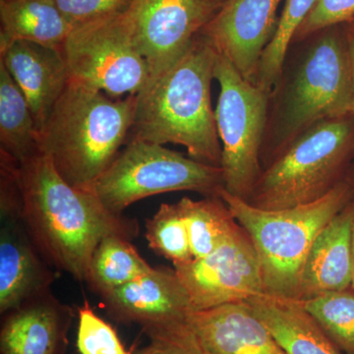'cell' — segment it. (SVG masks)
Returning a JSON list of instances; mask_svg holds the SVG:
<instances>
[{
    "label": "cell",
    "mask_w": 354,
    "mask_h": 354,
    "mask_svg": "<svg viewBox=\"0 0 354 354\" xmlns=\"http://www.w3.org/2000/svg\"><path fill=\"white\" fill-rule=\"evenodd\" d=\"M174 267L189 295L193 311L246 301L265 293L259 258L239 223L213 252Z\"/></svg>",
    "instance_id": "cell-10"
},
{
    "label": "cell",
    "mask_w": 354,
    "mask_h": 354,
    "mask_svg": "<svg viewBox=\"0 0 354 354\" xmlns=\"http://www.w3.org/2000/svg\"><path fill=\"white\" fill-rule=\"evenodd\" d=\"M353 18L354 0H316L291 44L304 41L328 28L346 24Z\"/></svg>",
    "instance_id": "cell-29"
},
{
    "label": "cell",
    "mask_w": 354,
    "mask_h": 354,
    "mask_svg": "<svg viewBox=\"0 0 354 354\" xmlns=\"http://www.w3.org/2000/svg\"><path fill=\"white\" fill-rule=\"evenodd\" d=\"M38 133L25 95L0 62V155L25 162L39 152Z\"/></svg>",
    "instance_id": "cell-21"
},
{
    "label": "cell",
    "mask_w": 354,
    "mask_h": 354,
    "mask_svg": "<svg viewBox=\"0 0 354 354\" xmlns=\"http://www.w3.org/2000/svg\"><path fill=\"white\" fill-rule=\"evenodd\" d=\"M62 55L69 80L113 97L137 95L150 79L127 13L75 26Z\"/></svg>",
    "instance_id": "cell-9"
},
{
    "label": "cell",
    "mask_w": 354,
    "mask_h": 354,
    "mask_svg": "<svg viewBox=\"0 0 354 354\" xmlns=\"http://www.w3.org/2000/svg\"><path fill=\"white\" fill-rule=\"evenodd\" d=\"M66 19L73 25L122 15L131 8L134 0H55Z\"/></svg>",
    "instance_id": "cell-30"
},
{
    "label": "cell",
    "mask_w": 354,
    "mask_h": 354,
    "mask_svg": "<svg viewBox=\"0 0 354 354\" xmlns=\"http://www.w3.org/2000/svg\"><path fill=\"white\" fill-rule=\"evenodd\" d=\"M353 209L351 202L321 230L310 249L301 281L299 299L351 288Z\"/></svg>",
    "instance_id": "cell-18"
},
{
    "label": "cell",
    "mask_w": 354,
    "mask_h": 354,
    "mask_svg": "<svg viewBox=\"0 0 354 354\" xmlns=\"http://www.w3.org/2000/svg\"><path fill=\"white\" fill-rule=\"evenodd\" d=\"M354 160V114L302 133L263 169L246 202L263 209L308 204L346 179Z\"/></svg>",
    "instance_id": "cell-6"
},
{
    "label": "cell",
    "mask_w": 354,
    "mask_h": 354,
    "mask_svg": "<svg viewBox=\"0 0 354 354\" xmlns=\"http://www.w3.org/2000/svg\"><path fill=\"white\" fill-rule=\"evenodd\" d=\"M346 180L354 188V160L353 164L349 167L348 174H346Z\"/></svg>",
    "instance_id": "cell-33"
},
{
    "label": "cell",
    "mask_w": 354,
    "mask_h": 354,
    "mask_svg": "<svg viewBox=\"0 0 354 354\" xmlns=\"http://www.w3.org/2000/svg\"><path fill=\"white\" fill-rule=\"evenodd\" d=\"M186 322L207 354H286L247 301L191 311Z\"/></svg>",
    "instance_id": "cell-15"
},
{
    "label": "cell",
    "mask_w": 354,
    "mask_h": 354,
    "mask_svg": "<svg viewBox=\"0 0 354 354\" xmlns=\"http://www.w3.org/2000/svg\"><path fill=\"white\" fill-rule=\"evenodd\" d=\"M346 28L348 38L349 57H351V79H353V113L354 114V32Z\"/></svg>",
    "instance_id": "cell-31"
},
{
    "label": "cell",
    "mask_w": 354,
    "mask_h": 354,
    "mask_svg": "<svg viewBox=\"0 0 354 354\" xmlns=\"http://www.w3.org/2000/svg\"><path fill=\"white\" fill-rule=\"evenodd\" d=\"M218 53L198 35L183 57L136 95L130 140L185 147L198 162L221 167V144L212 106Z\"/></svg>",
    "instance_id": "cell-3"
},
{
    "label": "cell",
    "mask_w": 354,
    "mask_h": 354,
    "mask_svg": "<svg viewBox=\"0 0 354 354\" xmlns=\"http://www.w3.org/2000/svg\"><path fill=\"white\" fill-rule=\"evenodd\" d=\"M227 0H134L127 15L155 78L176 64ZM149 82V81H148Z\"/></svg>",
    "instance_id": "cell-11"
},
{
    "label": "cell",
    "mask_w": 354,
    "mask_h": 354,
    "mask_svg": "<svg viewBox=\"0 0 354 354\" xmlns=\"http://www.w3.org/2000/svg\"><path fill=\"white\" fill-rule=\"evenodd\" d=\"M316 0H285L279 16L278 29L263 53L257 83L263 90L271 93L283 73L286 55L298 28L313 8Z\"/></svg>",
    "instance_id": "cell-24"
},
{
    "label": "cell",
    "mask_w": 354,
    "mask_h": 354,
    "mask_svg": "<svg viewBox=\"0 0 354 354\" xmlns=\"http://www.w3.org/2000/svg\"><path fill=\"white\" fill-rule=\"evenodd\" d=\"M346 27L354 32V18L353 20L349 21L348 23H346Z\"/></svg>",
    "instance_id": "cell-34"
},
{
    "label": "cell",
    "mask_w": 354,
    "mask_h": 354,
    "mask_svg": "<svg viewBox=\"0 0 354 354\" xmlns=\"http://www.w3.org/2000/svg\"><path fill=\"white\" fill-rule=\"evenodd\" d=\"M0 50L28 41L62 53L73 25L55 0H0Z\"/></svg>",
    "instance_id": "cell-20"
},
{
    "label": "cell",
    "mask_w": 354,
    "mask_h": 354,
    "mask_svg": "<svg viewBox=\"0 0 354 354\" xmlns=\"http://www.w3.org/2000/svg\"><path fill=\"white\" fill-rule=\"evenodd\" d=\"M102 304L118 322L151 326L184 320L193 311L189 295L176 270L151 268L145 274L106 295Z\"/></svg>",
    "instance_id": "cell-13"
},
{
    "label": "cell",
    "mask_w": 354,
    "mask_h": 354,
    "mask_svg": "<svg viewBox=\"0 0 354 354\" xmlns=\"http://www.w3.org/2000/svg\"><path fill=\"white\" fill-rule=\"evenodd\" d=\"M0 62L25 95L39 131L69 82L62 53L16 41L0 50Z\"/></svg>",
    "instance_id": "cell-17"
},
{
    "label": "cell",
    "mask_w": 354,
    "mask_h": 354,
    "mask_svg": "<svg viewBox=\"0 0 354 354\" xmlns=\"http://www.w3.org/2000/svg\"><path fill=\"white\" fill-rule=\"evenodd\" d=\"M152 266L133 246L131 239L109 234L97 244L88 266L85 281L100 297L127 285Z\"/></svg>",
    "instance_id": "cell-22"
},
{
    "label": "cell",
    "mask_w": 354,
    "mask_h": 354,
    "mask_svg": "<svg viewBox=\"0 0 354 354\" xmlns=\"http://www.w3.org/2000/svg\"><path fill=\"white\" fill-rule=\"evenodd\" d=\"M149 246L172 264L193 259L189 234L178 203L160 205L157 213L145 223Z\"/></svg>",
    "instance_id": "cell-26"
},
{
    "label": "cell",
    "mask_w": 354,
    "mask_h": 354,
    "mask_svg": "<svg viewBox=\"0 0 354 354\" xmlns=\"http://www.w3.org/2000/svg\"><path fill=\"white\" fill-rule=\"evenodd\" d=\"M177 203L187 227L193 259L213 252L237 223L220 195L202 200L185 197Z\"/></svg>",
    "instance_id": "cell-23"
},
{
    "label": "cell",
    "mask_w": 354,
    "mask_h": 354,
    "mask_svg": "<svg viewBox=\"0 0 354 354\" xmlns=\"http://www.w3.org/2000/svg\"><path fill=\"white\" fill-rule=\"evenodd\" d=\"M281 0H227L201 32L216 53L250 83L278 29Z\"/></svg>",
    "instance_id": "cell-12"
},
{
    "label": "cell",
    "mask_w": 354,
    "mask_h": 354,
    "mask_svg": "<svg viewBox=\"0 0 354 354\" xmlns=\"http://www.w3.org/2000/svg\"><path fill=\"white\" fill-rule=\"evenodd\" d=\"M0 332L1 354H62L72 310L50 291L8 312Z\"/></svg>",
    "instance_id": "cell-16"
},
{
    "label": "cell",
    "mask_w": 354,
    "mask_h": 354,
    "mask_svg": "<svg viewBox=\"0 0 354 354\" xmlns=\"http://www.w3.org/2000/svg\"><path fill=\"white\" fill-rule=\"evenodd\" d=\"M215 80L220 85L215 116L223 189L246 201L263 171L261 151L271 93L247 81L218 53Z\"/></svg>",
    "instance_id": "cell-8"
},
{
    "label": "cell",
    "mask_w": 354,
    "mask_h": 354,
    "mask_svg": "<svg viewBox=\"0 0 354 354\" xmlns=\"http://www.w3.org/2000/svg\"><path fill=\"white\" fill-rule=\"evenodd\" d=\"M288 50L270 95L263 169L293 140L326 120L353 113V79L346 28H328Z\"/></svg>",
    "instance_id": "cell-2"
},
{
    "label": "cell",
    "mask_w": 354,
    "mask_h": 354,
    "mask_svg": "<svg viewBox=\"0 0 354 354\" xmlns=\"http://www.w3.org/2000/svg\"><path fill=\"white\" fill-rule=\"evenodd\" d=\"M246 301L286 354H344L299 300L263 293Z\"/></svg>",
    "instance_id": "cell-19"
},
{
    "label": "cell",
    "mask_w": 354,
    "mask_h": 354,
    "mask_svg": "<svg viewBox=\"0 0 354 354\" xmlns=\"http://www.w3.org/2000/svg\"><path fill=\"white\" fill-rule=\"evenodd\" d=\"M26 230L19 214H1L0 230V313L50 291L55 272Z\"/></svg>",
    "instance_id": "cell-14"
},
{
    "label": "cell",
    "mask_w": 354,
    "mask_h": 354,
    "mask_svg": "<svg viewBox=\"0 0 354 354\" xmlns=\"http://www.w3.org/2000/svg\"><path fill=\"white\" fill-rule=\"evenodd\" d=\"M148 344L137 354H207L184 320L144 328Z\"/></svg>",
    "instance_id": "cell-28"
},
{
    "label": "cell",
    "mask_w": 354,
    "mask_h": 354,
    "mask_svg": "<svg viewBox=\"0 0 354 354\" xmlns=\"http://www.w3.org/2000/svg\"><path fill=\"white\" fill-rule=\"evenodd\" d=\"M223 188L221 167L198 162L160 144L130 140L124 150L95 181L92 192L111 213L122 215L145 198L194 191L205 197Z\"/></svg>",
    "instance_id": "cell-7"
},
{
    "label": "cell",
    "mask_w": 354,
    "mask_h": 354,
    "mask_svg": "<svg viewBox=\"0 0 354 354\" xmlns=\"http://www.w3.org/2000/svg\"><path fill=\"white\" fill-rule=\"evenodd\" d=\"M135 109L136 95L113 101L102 91L69 80L39 130V152L67 183L92 192L129 138Z\"/></svg>",
    "instance_id": "cell-4"
},
{
    "label": "cell",
    "mask_w": 354,
    "mask_h": 354,
    "mask_svg": "<svg viewBox=\"0 0 354 354\" xmlns=\"http://www.w3.org/2000/svg\"><path fill=\"white\" fill-rule=\"evenodd\" d=\"M77 348L81 354H132L113 326L97 316L87 300L78 308Z\"/></svg>",
    "instance_id": "cell-27"
},
{
    "label": "cell",
    "mask_w": 354,
    "mask_h": 354,
    "mask_svg": "<svg viewBox=\"0 0 354 354\" xmlns=\"http://www.w3.org/2000/svg\"><path fill=\"white\" fill-rule=\"evenodd\" d=\"M20 218L46 262L85 281L91 257L109 234L133 239L136 221L109 212L91 191L70 185L38 152L18 164Z\"/></svg>",
    "instance_id": "cell-1"
},
{
    "label": "cell",
    "mask_w": 354,
    "mask_h": 354,
    "mask_svg": "<svg viewBox=\"0 0 354 354\" xmlns=\"http://www.w3.org/2000/svg\"><path fill=\"white\" fill-rule=\"evenodd\" d=\"M300 304L344 354H354V290L326 293Z\"/></svg>",
    "instance_id": "cell-25"
},
{
    "label": "cell",
    "mask_w": 354,
    "mask_h": 354,
    "mask_svg": "<svg viewBox=\"0 0 354 354\" xmlns=\"http://www.w3.org/2000/svg\"><path fill=\"white\" fill-rule=\"evenodd\" d=\"M351 209H353V227H351V250H353V286L351 288L354 290V195L351 201Z\"/></svg>",
    "instance_id": "cell-32"
},
{
    "label": "cell",
    "mask_w": 354,
    "mask_h": 354,
    "mask_svg": "<svg viewBox=\"0 0 354 354\" xmlns=\"http://www.w3.org/2000/svg\"><path fill=\"white\" fill-rule=\"evenodd\" d=\"M218 195L255 247L265 293L298 300L310 249L321 230L353 199L354 188L344 179L317 201L274 211L251 206L223 188Z\"/></svg>",
    "instance_id": "cell-5"
}]
</instances>
